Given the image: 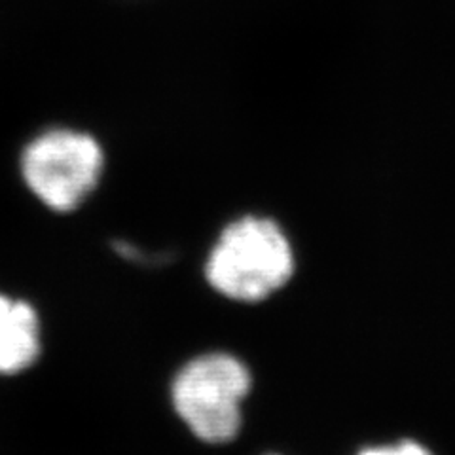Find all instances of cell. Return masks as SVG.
Listing matches in <instances>:
<instances>
[{
  "instance_id": "1",
  "label": "cell",
  "mask_w": 455,
  "mask_h": 455,
  "mask_svg": "<svg viewBox=\"0 0 455 455\" xmlns=\"http://www.w3.org/2000/svg\"><path fill=\"white\" fill-rule=\"evenodd\" d=\"M294 274L292 245L281 226L264 217L228 224L212 245L205 277L224 298L256 304L283 289Z\"/></svg>"
},
{
  "instance_id": "2",
  "label": "cell",
  "mask_w": 455,
  "mask_h": 455,
  "mask_svg": "<svg viewBox=\"0 0 455 455\" xmlns=\"http://www.w3.org/2000/svg\"><path fill=\"white\" fill-rule=\"evenodd\" d=\"M252 376L230 353L212 351L184 364L171 386V401L192 435L207 444H228L243 425V401Z\"/></svg>"
},
{
  "instance_id": "3",
  "label": "cell",
  "mask_w": 455,
  "mask_h": 455,
  "mask_svg": "<svg viewBox=\"0 0 455 455\" xmlns=\"http://www.w3.org/2000/svg\"><path fill=\"white\" fill-rule=\"evenodd\" d=\"M105 154L97 139L76 130H48L23 148V180L57 212L76 209L101 180Z\"/></svg>"
},
{
  "instance_id": "4",
  "label": "cell",
  "mask_w": 455,
  "mask_h": 455,
  "mask_svg": "<svg viewBox=\"0 0 455 455\" xmlns=\"http://www.w3.org/2000/svg\"><path fill=\"white\" fill-rule=\"evenodd\" d=\"M40 353L38 315L27 302L0 294V374H18Z\"/></svg>"
},
{
  "instance_id": "5",
  "label": "cell",
  "mask_w": 455,
  "mask_h": 455,
  "mask_svg": "<svg viewBox=\"0 0 455 455\" xmlns=\"http://www.w3.org/2000/svg\"><path fill=\"white\" fill-rule=\"evenodd\" d=\"M359 455H433V453L419 443H414V440H403V443L398 444L364 448Z\"/></svg>"
},
{
  "instance_id": "6",
  "label": "cell",
  "mask_w": 455,
  "mask_h": 455,
  "mask_svg": "<svg viewBox=\"0 0 455 455\" xmlns=\"http://www.w3.org/2000/svg\"><path fill=\"white\" fill-rule=\"evenodd\" d=\"M272 455H277V453H272Z\"/></svg>"
}]
</instances>
